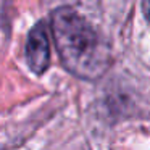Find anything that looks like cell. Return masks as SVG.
Here are the masks:
<instances>
[{
  "label": "cell",
  "mask_w": 150,
  "mask_h": 150,
  "mask_svg": "<svg viewBox=\"0 0 150 150\" xmlns=\"http://www.w3.org/2000/svg\"><path fill=\"white\" fill-rule=\"evenodd\" d=\"M142 11H144V16H145L147 23L150 26V0H142Z\"/></svg>",
  "instance_id": "obj_3"
},
{
  "label": "cell",
  "mask_w": 150,
  "mask_h": 150,
  "mask_svg": "<svg viewBox=\"0 0 150 150\" xmlns=\"http://www.w3.org/2000/svg\"><path fill=\"white\" fill-rule=\"evenodd\" d=\"M50 49H49V37H47V28L44 23H37L31 29L26 42V62L31 71L44 73L49 66Z\"/></svg>",
  "instance_id": "obj_2"
},
{
  "label": "cell",
  "mask_w": 150,
  "mask_h": 150,
  "mask_svg": "<svg viewBox=\"0 0 150 150\" xmlns=\"http://www.w3.org/2000/svg\"><path fill=\"white\" fill-rule=\"evenodd\" d=\"M52 34L62 63L82 79H97L110 66V50L98 33L76 10L57 8L52 13Z\"/></svg>",
  "instance_id": "obj_1"
}]
</instances>
